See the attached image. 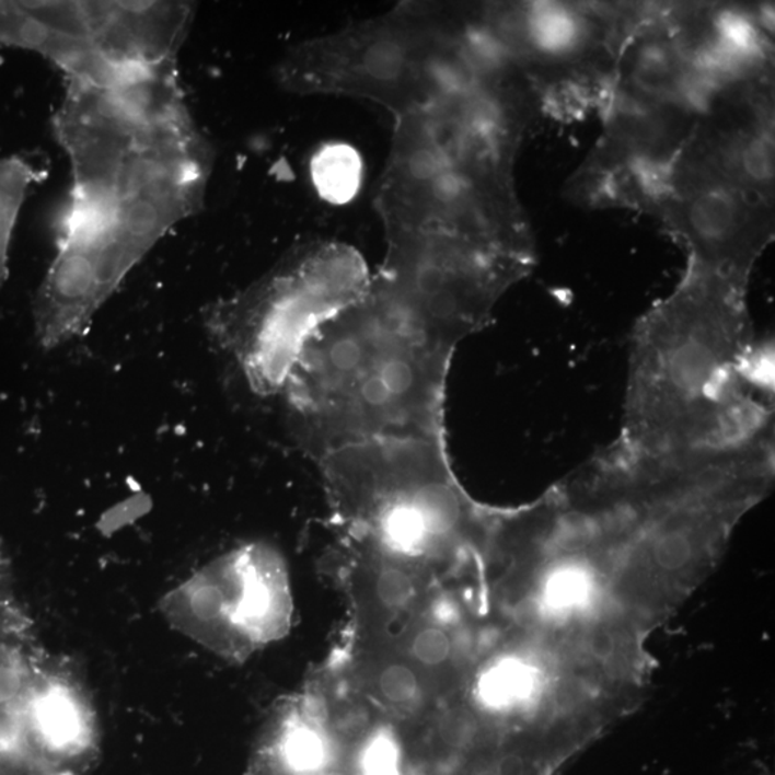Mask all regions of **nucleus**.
<instances>
[{
    "mask_svg": "<svg viewBox=\"0 0 775 775\" xmlns=\"http://www.w3.org/2000/svg\"><path fill=\"white\" fill-rule=\"evenodd\" d=\"M38 167L23 155L0 160V289L8 280L9 248L23 203L31 187L46 177Z\"/></svg>",
    "mask_w": 775,
    "mask_h": 775,
    "instance_id": "6e6552de",
    "label": "nucleus"
},
{
    "mask_svg": "<svg viewBox=\"0 0 775 775\" xmlns=\"http://www.w3.org/2000/svg\"><path fill=\"white\" fill-rule=\"evenodd\" d=\"M689 255V266L749 289L775 236L774 201L718 186L667 192L648 211Z\"/></svg>",
    "mask_w": 775,
    "mask_h": 775,
    "instance_id": "0eeeda50",
    "label": "nucleus"
},
{
    "mask_svg": "<svg viewBox=\"0 0 775 775\" xmlns=\"http://www.w3.org/2000/svg\"><path fill=\"white\" fill-rule=\"evenodd\" d=\"M699 111L649 103L612 92L604 129L567 193L590 207H622L648 215L666 192L676 157L694 131Z\"/></svg>",
    "mask_w": 775,
    "mask_h": 775,
    "instance_id": "423d86ee",
    "label": "nucleus"
},
{
    "mask_svg": "<svg viewBox=\"0 0 775 775\" xmlns=\"http://www.w3.org/2000/svg\"><path fill=\"white\" fill-rule=\"evenodd\" d=\"M367 290L352 257L320 255L211 308L206 327L247 390L269 398L280 395L312 335Z\"/></svg>",
    "mask_w": 775,
    "mask_h": 775,
    "instance_id": "39448f33",
    "label": "nucleus"
},
{
    "mask_svg": "<svg viewBox=\"0 0 775 775\" xmlns=\"http://www.w3.org/2000/svg\"><path fill=\"white\" fill-rule=\"evenodd\" d=\"M65 82L53 128L72 184L32 303L44 350L84 334L129 271L198 209L207 177L177 67Z\"/></svg>",
    "mask_w": 775,
    "mask_h": 775,
    "instance_id": "f257e3e1",
    "label": "nucleus"
},
{
    "mask_svg": "<svg viewBox=\"0 0 775 775\" xmlns=\"http://www.w3.org/2000/svg\"><path fill=\"white\" fill-rule=\"evenodd\" d=\"M749 289L686 265L675 289L631 336L617 440L648 454L733 449L774 436L768 350Z\"/></svg>",
    "mask_w": 775,
    "mask_h": 775,
    "instance_id": "f03ea898",
    "label": "nucleus"
},
{
    "mask_svg": "<svg viewBox=\"0 0 775 775\" xmlns=\"http://www.w3.org/2000/svg\"><path fill=\"white\" fill-rule=\"evenodd\" d=\"M455 350L373 289L303 346L280 392L289 426L313 460L390 438H446Z\"/></svg>",
    "mask_w": 775,
    "mask_h": 775,
    "instance_id": "7ed1b4c3",
    "label": "nucleus"
},
{
    "mask_svg": "<svg viewBox=\"0 0 775 775\" xmlns=\"http://www.w3.org/2000/svg\"><path fill=\"white\" fill-rule=\"evenodd\" d=\"M316 463L344 536L441 569L478 556L490 507L461 486L446 438L361 442Z\"/></svg>",
    "mask_w": 775,
    "mask_h": 775,
    "instance_id": "20e7f679",
    "label": "nucleus"
},
{
    "mask_svg": "<svg viewBox=\"0 0 775 775\" xmlns=\"http://www.w3.org/2000/svg\"><path fill=\"white\" fill-rule=\"evenodd\" d=\"M311 172L317 193L334 205L352 200L361 187V157L348 144L323 147L312 160Z\"/></svg>",
    "mask_w": 775,
    "mask_h": 775,
    "instance_id": "1a4fd4ad",
    "label": "nucleus"
},
{
    "mask_svg": "<svg viewBox=\"0 0 775 775\" xmlns=\"http://www.w3.org/2000/svg\"><path fill=\"white\" fill-rule=\"evenodd\" d=\"M225 598L219 585H205L192 598V609L198 620L213 621L223 613Z\"/></svg>",
    "mask_w": 775,
    "mask_h": 775,
    "instance_id": "9d476101",
    "label": "nucleus"
}]
</instances>
